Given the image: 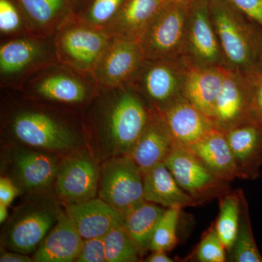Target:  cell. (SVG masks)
Instances as JSON below:
<instances>
[{
  "label": "cell",
  "instance_id": "obj_1",
  "mask_svg": "<svg viewBox=\"0 0 262 262\" xmlns=\"http://www.w3.org/2000/svg\"><path fill=\"white\" fill-rule=\"evenodd\" d=\"M208 6L226 67L244 72L259 68L262 29L229 0H208Z\"/></svg>",
  "mask_w": 262,
  "mask_h": 262
},
{
  "label": "cell",
  "instance_id": "obj_2",
  "mask_svg": "<svg viewBox=\"0 0 262 262\" xmlns=\"http://www.w3.org/2000/svg\"><path fill=\"white\" fill-rule=\"evenodd\" d=\"M58 61L55 34L9 38L0 47L1 84L17 88L34 71Z\"/></svg>",
  "mask_w": 262,
  "mask_h": 262
},
{
  "label": "cell",
  "instance_id": "obj_3",
  "mask_svg": "<svg viewBox=\"0 0 262 262\" xmlns=\"http://www.w3.org/2000/svg\"><path fill=\"white\" fill-rule=\"evenodd\" d=\"M54 102L77 104L87 101L99 87L91 74H84L61 62L34 71L16 89Z\"/></svg>",
  "mask_w": 262,
  "mask_h": 262
},
{
  "label": "cell",
  "instance_id": "obj_4",
  "mask_svg": "<svg viewBox=\"0 0 262 262\" xmlns=\"http://www.w3.org/2000/svg\"><path fill=\"white\" fill-rule=\"evenodd\" d=\"M111 36L67 16L55 32L58 61L71 68L92 75Z\"/></svg>",
  "mask_w": 262,
  "mask_h": 262
},
{
  "label": "cell",
  "instance_id": "obj_5",
  "mask_svg": "<svg viewBox=\"0 0 262 262\" xmlns=\"http://www.w3.org/2000/svg\"><path fill=\"white\" fill-rule=\"evenodd\" d=\"M189 9L187 2L170 0L160 10L139 42L146 60L182 58Z\"/></svg>",
  "mask_w": 262,
  "mask_h": 262
},
{
  "label": "cell",
  "instance_id": "obj_6",
  "mask_svg": "<svg viewBox=\"0 0 262 262\" xmlns=\"http://www.w3.org/2000/svg\"><path fill=\"white\" fill-rule=\"evenodd\" d=\"M187 67L183 58L163 61L145 60L131 81V87L138 88L160 113L177 100L184 97V84Z\"/></svg>",
  "mask_w": 262,
  "mask_h": 262
},
{
  "label": "cell",
  "instance_id": "obj_7",
  "mask_svg": "<svg viewBox=\"0 0 262 262\" xmlns=\"http://www.w3.org/2000/svg\"><path fill=\"white\" fill-rule=\"evenodd\" d=\"M182 58L189 67H226L208 0H193L189 3Z\"/></svg>",
  "mask_w": 262,
  "mask_h": 262
},
{
  "label": "cell",
  "instance_id": "obj_8",
  "mask_svg": "<svg viewBox=\"0 0 262 262\" xmlns=\"http://www.w3.org/2000/svg\"><path fill=\"white\" fill-rule=\"evenodd\" d=\"M130 84L115 88L116 94L108 110L107 130L118 151L127 155L146 128L151 115Z\"/></svg>",
  "mask_w": 262,
  "mask_h": 262
},
{
  "label": "cell",
  "instance_id": "obj_9",
  "mask_svg": "<svg viewBox=\"0 0 262 262\" xmlns=\"http://www.w3.org/2000/svg\"><path fill=\"white\" fill-rule=\"evenodd\" d=\"M100 179L99 198L125 214L146 201L142 172L128 155L106 162Z\"/></svg>",
  "mask_w": 262,
  "mask_h": 262
},
{
  "label": "cell",
  "instance_id": "obj_10",
  "mask_svg": "<svg viewBox=\"0 0 262 262\" xmlns=\"http://www.w3.org/2000/svg\"><path fill=\"white\" fill-rule=\"evenodd\" d=\"M165 164L179 185L198 205L230 190L229 182L215 177L187 147L176 144Z\"/></svg>",
  "mask_w": 262,
  "mask_h": 262
},
{
  "label": "cell",
  "instance_id": "obj_11",
  "mask_svg": "<svg viewBox=\"0 0 262 262\" xmlns=\"http://www.w3.org/2000/svg\"><path fill=\"white\" fill-rule=\"evenodd\" d=\"M223 85L212 117L213 127L224 132L252 118V93L246 72L224 67ZM254 122V121H253Z\"/></svg>",
  "mask_w": 262,
  "mask_h": 262
},
{
  "label": "cell",
  "instance_id": "obj_12",
  "mask_svg": "<svg viewBox=\"0 0 262 262\" xmlns=\"http://www.w3.org/2000/svg\"><path fill=\"white\" fill-rule=\"evenodd\" d=\"M139 42L112 37L92 75L100 89L130 83L145 61Z\"/></svg>",
  "mask_w": 262,
  "mask_h": 262
},
{
  "label": "cell",
  "instance_id": "obj_13",
  "mask_svg": "<svg viewBox=\"0 0 262 262\" xmlns=\"http://www.w3.org/2000/svg\"><path fill=\"white\" fill-rule=\"evenodd\" d=\"M11 127L19 141L34 147L63 150L77 142L68 127L42 112H20L13 117Z\"/></svg>",
  "mask_w": 262,
  "mask_h": 262
},
{
  "label": "cell",
  "instance_id": "obj_14",
  "mask_svg": "<svg viewBox=\"0 0 262 262\" xmlns=\"http://www.w3.org/2000/svg\"><path fill=\"white\" fill-rule=\"evenodd\" d=\"M66 215L83 239L103 237L112 229L123 225L125 213L101 198L67 204Z\"/></svg>",
  "mask_w": 262,
  "mask_h": 262
},
{
  "label": "cell",
  "instance_id": "obj_15",
  "mask_svg": "<svg viewBox=\"0 0 262 262\" xmlns=\"http://www.w3.org/2000/svg\"><path fill=\"white\" fill-rule=\"evenodd\" d=\"M100 175L97 167L84 158L65 161L56 175V192L67 204L89 201L98 192Z\"/></svg>",
  "mask_w": 262,
  "mask_h": 262
},
{
  "label": "cell",
  "instance_id": "obj_16",
  "mask_svg": "<svg viewBox=\"0 0 262 262\" xmlns=\"http://www.w3.org/2000/svg\"><path fill=\"white\" fill-rule=\"evenodd\" d=\"M238 179L254 180L262 166V126L248 122L226 131Z\"/></svg>",
  "mask_w": 262,
  "mask_h": 262
},
{
  "label": "cell",
  "instance_id": "obj_17",
  "mask_svg": "<svg viewBox=\"0 0 262 262\" xmlns=\"http://www.w3.org/2000/svg\"><path fill=\"white\" fill-rule=\"evenodd\" d=\"M170 0H124L104 30L112 37L139 42L149 24Z\"/></svg>",
  "mask_w": 262,
  "mask_h": 262
},
{
  "label": "cell",
  "instance_id": "obj_18",
  "mask_svg": "<svg viewBox=\"0 0 262 262\" xmlns=\"http://www.w3.org/2000/svg\"><path fill=\"white\" fill-rule=\"evenodd\" d=\"M158 113L176 144L184 147L195 144L213 127L211 120L185 97Z\"/></svg>",
  "mask_w": 262,
  "mask_h": 262
},
{
  "label": "cell",
  "instance_id": "obj_19",
  "mask_svg": "<svg viewBox=\"0 0 262 262\" xmlns=\"http://www.w3.org/2000/svg\"><path fill=\"white\" fill-rule=\"evenodd\" d=\"M175 144L163 117L151 111L146 128L127 155L144 174L155 165L165 163Z\"/></svg>",
  "mask_w": 262,
  "mask_h": 262
},
{
  "label": "cell",
  "instance_id": "obj_20",
  "mask_svg": "<svg viewBox=\"0 0 262 262\" xmlns=\"http://www.w3.org/2000/svg\"><path fill=\"white\" fill-rule=\"evenodd\" d=\"M187 67L184 97L211 122L215 102L223 85L224 67Z\"/></svg>",
  "mask_w": 262,
  "mask_h": 262
},
{
  "label": "cell",
  "instance_id": "obj_21",
  "mask_svg": "<svg viewBox=\"0 0 262 262\" xmlns=\"http://www.w3.org/2000/svg\"><path fill=\"white\" fill-rule=\"evenodd\" d=\"M83 237L77 232L67 215H58V223L39 244L34 256L37 262L75 261L83 244Z\"/></svg>",
  "mask_w": 262,
  "mask_h": 262
},
{
  "label": "cell",
  "instance_id": "obj_22",
  "mask_svg": "<svg viewBox=\"0 0 262 262\" xmlns=\"http://www.w3.org/2000/svg\"><path fill=\"white\" fill-rule=\"evenodd\" d=\"M187 148L218 178L228 182L238 179L233 155L224 131L213 127L201 140Z\"/></svg>",
  "mask_w": 262,
  "mask_h": 262
},
{
  "label": "cell",
  "instance_id": "obj_23",
  "mask_svg": "<svg viewBox=\"0 0 262 262\" xmlns=\"http://www.w3.org/2000/svg\"><path fill=\"white\" fill-rule=\"evenodd\" d=\"M143 182L146 201L167 208L198 206L192 196L179 185L165 163L155 165L143 174Z\"/></svg>",
  "mask_w": 262,
  "mask_h": 262
},
{
  "label": "cell",
  "instance_id": "obj_24",
  "mask_svg": "<svg viewBox=\"0 0 262 262\" xmlns=\"http://www.w3.org/2000/svg\"><path fill=\"white\" fill-rule=\"evenodd\" d=\"M33 34H55L70 13L73 0H15Z\"/></svg>",
  "mask_w": 262,
  "mask_h": 262
},
{
  "label": "cell",
  "instance_id": "obj_25",
  "mask_svg": "<svg viewBox=\"0 0 262 262\" xmlns=\"http://www.w3.org/2000/svg\"><path fill=\"white\" fill-rule=\"evenodd\" d=\"M53 222V215L50 212L45 210L29 212L10 229L6 244L16 252H32L46 237Z\"/></svg>",
  "mask_w": 262,
  "mask_h": 262
},
{
  "label": "cell",
  "instance_id": "obj_26",
  "mask_svg": "<svg viewBox=\"0 0 262 262\" xmlns=\"http://www.w3.org/2000/svg\"><path fill=\"white\" fill-rule=\"evenodd\" d=\"M165 209L144 201L125 215L123 227L139 250L141 256L150 250L155 229Z\"/></svg>",
  "mask_w": 262,
  "mask_h": 262
},
{
  "label": "cell",
  "instance_id": "obj_27",
  "mask_svg": "<svg viewBox=\"0 0 262 262\" xmlns=\"http://www.w3.org/2000/svg\"><path fill=\"white\" fill-rule=\"evenodd\" d=\"M15 166L19 179L29 189L47 187L56 177L58 170L54 158L30 151H22L17 155Z\"/></svg>",
  "mask_w": 262,
  "mask_h": 262
},
{
  "label": "cell",
  "instance_id": "obj_28",
  "mask_svg": "<svg viewBox=\"0 0 262 262\" xmlns=\"http://www.w3.org/2000/svg\"><path fill=\"white\" fill-rule=\"evenodd\" d=\"M242 190L228 191L220 199V213L214 227L227 253L232 249L237 237L241 206L244 196Z\"/></svg>",
  "mask_w": 262,
  "mask_h": 262
},
{
  "label": "cell",
  "instance_id": "obj_29",
  "mask_svg": "<svg viewBox=\"0 0 262 262\" xmlns=\"http://www.w3.org/2000/svg\"><path fill=\"white\" fill-rule=\"evenodd\" d=\"M124 0H73L68 16L105 29L121 8Z\"/></svg>",
  "mask_w": 262,
  "mask_h": 262
},
{
  "label": "cell",
  "instance_id": "obj_30",
  "mask_svg": "<svg viewBox=\"0 0 262 262\" xmlns=\"http://www.w3.org/2000/svg\"><path fill=\"white\" fill-rule=\"evenodd\" d=\"M228 259L233 262H262V256L253 236L249 208L246 196L243 198L238 232L229 251Z\"/></svg>",
  "mask_w": 262,
  "mask_h": 262
},
{
  "label": "cell",
  "instance_id": "obj_31",
  "mask_svg": "<svg viewBox=\"0 0 262 262\" xmlns=\"http://www.w3.org/2000/svg\"><path fill=\"white\" fill-rule=\"evenodd\" d=\"M108 262L139 261L140 253L130 236L119 226L110 230L103 237Z\"/></svg>",
  "mask_w": 262,
  "mask_h": 262
},
{
  "label": "cell",
  "instance_id": "obj_32",
  "mask_svg": "<svg viewBox=\"0 0 262 262\" xmlns=\"http://www.w3.org/2000/svg\"><path fill=\"white\" fill-rule=\"evenodd\" d=\"M182 209L179 207H172L165 209L151 237L150 244L151 251L168 252L172 251L178 244L177 228Z\"/></svg>",
  "mask_w": 262,
  "mask_h": 262
},
{
  "label": "cell",
  "instance_id": "obj_33",
  "mask_svg": "<svg viewBox=\"0 0 262 262\" xmlns=\"http://www.w3.org/2000/svg\"><path fill=\"white\" fill-rule=\"evenodd\" d=\"M0 32L9 39L33 34L21 8L15 0H0Z\"/></svg>",
  "mask_w": 262,
  "mask_h": 262
},
{
  "label": "cell",
  "instance_id": "obj_34",
  "mask_svg": "<svg viewBox=\"0 0 262 262\" xmlns=\"http://www.w3.org/2000/svg\"><path fill=\"white\" fill-rule=\"evenodd\" d=\"M227 254L213 225L203 234L189 259L199 262H225L228 259Z\"/></svg>",
  "mask_w": 262,
  "mask_h": 262
},
{
  "label": "cell",
  "instance_id": "obj_35",
  "mask_svg": "<svg viewBox=\"0 0 262 262\" xmlns=\"http://www.w3.org/2000/svg\"><path fill=\"white\" fill-rule=\"evenodd\" d=\"M77 262H106L103 237L84 239L80 254L76 258Z\"/></svg>",
  "mask_w": 262,
  "mask_h": 262
},
{
  "label": "cell",
  "instance_id": "obj_36",
  "mask_svg": "<svg viewBox=\"0 0 262 262\" xmlns=\"http://www.w3.org/2000/svg\"><path fill=\"white\" fill-rule=\"evenodd\" d=\"M252 93V118L262 126V71L259 68L246 72Z\"/></svg>",
  "mask_w": 262,
  "mask_h": 262
},
{
  "label": "cell",
  "instance_id": "obj_37",
  "mask_svg": "<svg viewBox=\"0 0 262 262\" xmlns=\"http://www.w3.org/2000/svg\"><path fill=\"white\" fill-rule=\"evenodd\" d=\"M244 16L262 29V0H229Z\"/></svg>",
  "mask_w": 262,
  "mask_h": 262
},
{
  "label": "cell",
  "instance_id": "obj_38",
  "mask_svg": "<svg viewBox=\"0 0 262 262\" xmlns=\"http://www.w3.org/2000/svg\"><path fill=\"white\" fill-rule=\"evenodd\" d=\"M18 189L9 179H0V203L9 206L18 196Z\"/></svg>",
  "mask_w": 262,
  "mask_h": 262
},
{
  "label": "cell",
  "instance_id": "obj_39",
  "mask_svg": "<svg viewBox=\"0 0 262 262\" xmlns=\"http://www.w3.org/2000/svg\"><path fill=\"white\" fill-rule=\"evenodd\" d=\"M32 260L28 256L18 253L4 252L1 253L0 261L1 262H30Z\"/></svg>",
  "mask_w": 262,
  "mask_h": 262
},
{
  "label": "cell",
  "instance_id": "obj_40",
  "mask_svg": "<svg viewBox=\"0 0 262 262\" xmlns=\"http://www.w3.org/2000/svg\"><path fill=\"white\" fill-rule=\"evenodd\" d=\"M148 262H173V258L169 257L165 251H152L150 256L145 260Z\"/></svg>",
  "mask_w": 262,
  "mask_h": 262
},
{
  "label": "cell",
  "instance_id": "obj_41",
  "mask_svg": "<svg viewBox=\"0 0 262 262\" xmlns=\"http://www.w3.org/2000/svg\"><path fill=\"white\" fill-rule=\"evenodd\" d=\"M8 206L0 203V222L3 224L8 218Z\"/></svg>",
  "mask_w": 262,
  "mask_h": 262
},
{
  "label": "cell",
  "instance_id": "obj_42",
  "mask_svg": "<svg viewBox=\"0 0 262 262\" xmlns=\"http://www.w3.org/2000/svg\"><path fill=\"white\" fill-rule=\"evenodd\" d=\"M258 67H259L260 70L262 71V49L261 53H260L259 62H258Z\"/></svg>",
  "mask_w": 262,
  "mask_h": 262
},
{
  "label": "cell",
  "instance_id": "obj_43",
  "mask_svg": "<svg viewBox=\"0 0 262 262\" xmlns=\"http://www.w3.org/2000/svg\"><path fill=\"white\" fill-rule=\"evenodd\" d=\"M183 1L187 2V3H191V2L193 1V0H183Z\"/></svg>",
  "mask_w": 262,
  "mask_h": 262
}]
</instances>
